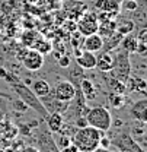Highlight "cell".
Masks as SVG:
<instances>
[{
    "mask_svg": "<svg viewBox=\"0 0 147 152\" xmlns=\"http://www.w3.org/2000/svg\"><path fill=\"white\" fill-rule=\"evenodd\" d=\"M112 63H114L112 53L102 50V53L99 56H96V66H95V69H98L101 73H108L111 69H112Z\"/></svg>",
    "mask_w": 147,
    "mask_h": 152,
    "instance_id": "obj_12",
    "label": "cell"
},
{
    "mask_svg": "<svg viewBox=\"0 0 147 152\" xmlns=\"http://www.w3.org/2000/svg\"><path fill=\"white\" fill-rule=\"evenodd\" d=\"M50 91H51V86H50L48 80H45V79H38V80H34V82H32V92L37 95L38 98H42V96L48 95Z\"/></svg>",
    "mask_w": 147,
    "mask_h": 152,
    "instance_id": "obj_18",
    "label": "cell"
},
{
    "mask_svg": "<svg viewBox=\"0 0 147 152\" xmlns=\"http://www.w3.org/2000/svg\"><path fill=\"white\" fill-rule=\"evenodd\" d=\"M32 48H35V50L39 51L41 54H47V53H50V51L53 50V45H51V42H48L47 39L38 38L37 42L34 44V47H32Z\"/></svg>",
    "mask_w": 147,
    "mask_h": 152,
    "instance_id": "obj_23",
    "label": "cell"
},
{
    "mask_svg": "<svg viewBox=\"0 0 147 152\" xmlns=\"http://www.w3.org/2000/svg\"><path fill=\"white\" fill-rule=\"evenodd\" d=\"M125 89L128 92H138V94H146V80L140 76H130L125 82Z\"/></svg>",
    "mask_w": 147,
    "mask_h": 152,
    "instance_id": "obj_14",
    "label": "cell"
},
{
    "mask_svg": "<svg viewBox=\"0 0 147 152\" xmlns=\"http://www.w3.org/2000/svg\"><path fill=\"white\" fill-rule=\"evenodd\" d=\"M10 86H12L13 92L18 95L19 98H20V101H22L28 108H32V110H34V111H37L39 115H42V117H45V118H47L48 111L45 110V107L42 105L41 99H39L37 95L31 91V88H29L28 85L20 83V82H18V79H16V80L10 82Z\"/></svg>",
    "mask_w": 147,
    "mask_h": 152,
    "instance_id": "obj_2",
    "label": "cell"
},
{
    "mask_svg": "<svg viewBox=\"0 0 147 152\" xmlns=\"http://www.w3.org/2000/svg\"><path fill=\"white\" fill-rule=\"evenodd\" d=\"M112 77L118 79L119 82H127L130 76H131V61H130V53L125 50H119L115 56H114V63H112V69L108 72Z\"/></svg>",
    "mask_w": 147,
    "mask_h": 152,
    "instance_id": "obj_4",
    "label": "cell"
},
{
    "mask_svg": "<svg viewBox=\"0 0 147 152\" xmlns=\"http://www.w3.org/2000/svg\"><path fill=\"white\" fill-rule=\"evenodd\" d=\"M86 121H88V126H92L102 132H108L112 126V115L108 108H105L102 105H96V107H92L88 110Z\"/></svg>",
    "mask_w": 147,
    "mask_h": 152,
    "instance_id": "obj_3",
    "label": "cell"
},
{
    "mask_svg": "<svg viewBox=\"0 0 147 152\" xmlns=\"http://www.w3.org/2000/svg\"><path fill=\"white\" fill-rule=\"evenodd\" d=\"M115 1H118V3H122V0H115Z\"/></svg>",
    "mask_w": 147,
    "mask_h": 152,
    "instance_id": "obj_36",
    "label": "cell"
},
{
    "mask_svg": "<svg viewBox=\"0 0 147 152\" xmlns=\"http://www.w3.org/2000/svg\"><path fill=\"white\" fill-rule=\"evenodd\" d=\"M76 64L80 66L83 70H93L96 66V54L92 51L83 50V53L79 57H76Z\"/></svg>",
    "mask_w": 147,
    "mask_h": 152,
    "instance_id": "obj_13",
    "label": "cell"
},
{
    "mask_svg": "<svg viewBox=\"0 0 147 152\" xmlns=\"http://www.w3.org/2000/svg\"><path fill=\"white\" fill-rule=\"evenodd\" d=\"M18 60L22 61L23 67L29 72H38L44 66V54H41L35 48L23 47L20 53H18Z\"/></svg>",
    "mask_w": 147,
    "mask_h": 152,
    "instance_id": "obj_5",
    "label": "cell"
},
{
    "mask_svg": "<svg viewBox=\"0 0 147 152\" xmlns=\"http://www.w3.org/2000/svg\"><path fill=\"white\" fill-rule=\"evenodd\" d=\"M122 1H125V0H122Z\"/></svg>",
    "mask_w": 147,
    "mask_h": 152,
    "instance_id": "obj_38",
    "label": "cell"
},
{
    "mask_svg": "<svg viewBox=\"0 0 147 152\" xmlns=\"http://www.w3.org/2000/svg\"><path fill=\"white\" fill-rule=\"evenodd\" d=\"M111 145H114L118 152H144V149L137 143V140H134L128 132L119 133L114 140H111Z\"/></svg>",
    "mask_w": 147,
    "mask_h": 152,
    "instance_id": "obj_8",
    "label": "cell"
},
{
    "mask_svg": "<svg viewBox=\"0 0 147 152\" xmlns=\"http://www.w3.org/2000/svg\"><path fill=\"white\" fill-rule=\"evenodd\" d=\"M76 26H77V31L83 37L98 32V26H99L98 13H95V12H83V15L76 20Z\"/></svg>",
    "mask_w": 147,
    "mask_h": 152,
    "instance_id": "obj_7",
    "label": "cell"
},
{
    "mask_svg": "<svg viewBox=\"0 0 147 152\" xmlns=\"http://www.w3.org/2000/svg\"><path fill=\"white\" fill-rule=\"evenodd\" d=\"M106 80H108V86L111 88V91H112V94H118V95H124L125 92V83L124 82H119L118 79H115V77H106Z\"/></svg>",
    "mask_w": 147,
    "mask_h": 152,
    "instance_id": "obj_22",
    "label": "cell"
},
{
    "mask_svg": "<svg viewBox=\"0 0 147 152\" xmlns=\"http://www.w3.org/2000/svg\"><path fill=\"white\" fill-rule=\"evenodd\" d=\"M47 124H48V129L53 133H58L63 129L64 118L60 113H50L47 115Z\"/></svg>",
    "mask_w": 147,
    "mask_h": 152,
    "instance_id": "obj_17",
    "label": "cell"
},
{
    "mask_svg": "<svg viewBox=\"0 0 147 152\" xmlns=\"http://www.w3.org/2000/svg\"><path fill=\"white\" fill-rule=\"evenodd\" d=\"M104 47H105V39L101 37L98 32L91 34V35H86V37L83 38V45H82V48L86 50V51L99 53V51H102Z\"/></svg>",
    "mask_w": 147,
    "mask_h": 152,
    "instance_id": "obj_9",
    "label": "cell"
},
{
    "mask_svg": "<svg viewBox=\"0 0 147 152\" xmlns=\"http://www.w3.org/2000/svg\"><path fill=\"white\" fill-rule=\"evenodd\" d=\"M111 102H112V105H114L115 108H121V107L124 105V102H125V98H124V95L112 94V96H111Z\"/></svg>",
    "mask_w": 147,
    "mask_h": 152,
    "instance_id": "obj_26",
    "label": "cell"
},
{
    "mask_svg": "<svg viewBox=\"0 0 147 152\" xmlns=\"http://www.w3.org/2000/svg\"><path fill=\"white\" fill-rule=\"evenodd\" d=\"M83 35L76 29L72 32V37H70V42H72V47L73 48H82V45H83Z\"/></svg>",
    "mask_w": 147,
    "mask_h": 152,
    "instance_id": "obj_24",
    "label": "cell"
},
{
    "mask_svg": "<svg viewBox=\"0 0 147 152\" xmlns=\"http://www.w3.org/2000/svg\"><path fill=\"white\" fill-rule=\"evenodd\" d=\"M92 152H118V151H112L109 148H101V146H98L96 149H93Z\"/></svg>",
    "mask_w": 147,
    "mask_h": 152,
    "instance_id": "obj_34",
    "label": "cell"
},
{
    "mask_svg": "<svg viewBox=\"0 0 147 152\" xmlns=\"http://www.w3.org/2000/svg\"><path fill=\"white\" fill-rule=\"evenodd\" d=\"M38 38H39V35H38L37 31H34V29H26V31L23 32V35L20 37V42H22L23 47H26V48H32L34 44L37 42Z\"/></svg>",
    "mask_w": 147,
    "mask_h": 152,
    "instance_id": "obj_20",
    "label": "cell"
},
{
    "mask_svg": "<svg viewBox=\"0 0 147 152\" xmlns=\"http://www.w3.org/2000/svg\"><path fill=\"white\" fill-rule=\"evenodd\" d=\"M119 47L125 51H128L130 54L131 53H135V47H137V35L134 32H130L127 35L121 38L119 41Z\"/></svg>",
    "mask_w": 147,
    "mask_h": 152,
    "instance_id": "obj_19",
    "label": "cell"
},
{
    "mask_svg": "<svg viewBox=\"0 0 147 152\" xmlns=\"http://www.w3.org/2000/svg\"><path fill=\"white\" fill-rule=\"evenodd\" d=\"M66 23H67V25H64V28H69L70 32H73V31L77 29V26H76V20H73V19H69Z\"/></svg>",
    "mask_w": 147,
    "mask_h": 152,
    "instance_id": "obj_31",
    "label": "cell"
},
{
    "mask_svg": "<svg viewBox=\"0 0 147 152\" xmlns=\"http://www.w3.org/2000/svg\"><path fill=\"white\" fill-rule=\"evenodd\" d=\"M58 61V66L61 67V69H66V67H70L72 66V58L67 56V54H64V56H60L58 58H57Z\"/></svg>",
    "mask_w": 147,
    "mask_h": 152,
    "instance_id": "obj_28",
    "label": "cell"
},
{
    "mask_svg": "<svg viewBox=\"0 0 147 152\" xmlns=\"http://www.w3.org/2000/svg\"><path fill=\"white\" fill-rule=\"evenodd\" d=\"M117 31V20L114 19H106V20H102L98 26V34L101 37L104 38H108V37H112Z\"/></svg>",
    "mask_w": 147,
    "mask_h": 152,
    "instance_id": "obj_16",
    "label": "cell"
},
{
    "mask_svg": "<svg viewBox=\"0 0 147 152\" xmlns=\"http://www.w3.org/2000/svg\"><path fill=\"white\" fill-rule=\"evenodd\" d=\"M93 7L99 12H105L109 15H118L121 10V3L115 1V0H95Z\"/></svg>",
    "mask_w": 147,
    "mask_h": 152,
    "instance_id": "obj_10",
    "label": "cell"
},
{
    "mask_svg": "<svg viewBox=\"0 0 147 152\" xmlns=\"http://www.w3.org/2000/svg\"><path fill=\"white\" fill-rule=\"evenodd\" d=\"M147 51V42H141V41H137V47H135V53L140 54V56H146Z\"/></svg>",
    "mask_w": 147,
    "mask_h": 152,
    "instance_id": "obj_29",
    "label": "cell"
},
{
    "mask_svg": "<svg viewBox=\"0 0 147 152\" xmlns=\"http://www.w3.org/2000/svg\"><path fill=\"white\" fill-rule=\"evenodd\" d=\"M73 53H74V57H79L83 53V48H73Z\"/></svg>",
    "mask_w": 147,
    "mask_h": 152,
    "instance_id": "obj_35",
    "label": "cell"
},
{
    "mask_svg": "<svg viewBox=\"0 0 147 152\" xmlns=\"http://www.w3.org/2000/svg\"><path fill=\"white\" fill-rule=\"evenodd\" d=\"M79 91H80V94L83 95V98H85L86 101H92V99H95V98L98 96V92H96V88H95L93 82L91 79H86V77H83V79L80 80V83H79Z\"/></svg>",
    "mask_w": 147,
    "mask_h": 152,
    "instance_id": "obj_15",
    "label": "cell"
},
{
    "mask_svg": "<svg viewBox=\"0 0 147 152\" xmlns=\"http://www.w3.org/2000/svg\"><path fill=\"white\" fill-rule=\"evenodd\" d=\"M20 152H39V149L35 148V146H25Z\"/></svg>",
    "mask_w": 147,
    "mask_h": 152,
    "instance_id": "obj_33",
    "label": "cell"
},
{
    "mask_svg": "<svg viewBox=\"0 0 147 152\" xmlns=\"http://www.w3.org/2000/svg\"><path fill=\"white\" fill-rule=\"evenodd\" d=\"M130 114L133 118L141 121V123H146L147 120V101L146 98H141L138 101H135L131 108H130Z\"/></svg>",
    "mask_w": 147,
    "mask_h": 152,
    "instance_id": "obj_11",
    "label": "cell"
},
{
    "mask_svg": "<svg viewBox=\"0 0 147 152\" xmlns=\"http://www.w3.org/2000/svg\"><path fill=\"white\" fill-rule=\"evenodd\" d=\"M102 136H105V132L98 130L92 126L77 127V130H74L72 136V143L79 152H92L99 146V140Z\"/></svg>",
    "mask_w": 147,
    "mask_h": 152,
    "instance_id": "obj_1",
    "label": "cell"
},
{
    "mask_svg": "<svg viewBox=\"0 0 147 152\" xmlns=\"http://www.w3.org/2000/svg\"><path fill=\"white\" fill-rule=\"evenodd\" d=\"M72 143V137L70 136H66L64 133H61L60 136H58V140L55 142V146L58 148V151L60 149H63V148H66V146H69Z\"/></svg>",
    "mask_w": 147,
    "mask_h": 152,
    "instance_id": "obj_25",
    "label": "cell"
},
{
    "mask_svg": "<svg viewBox=\"0 0 147 152\" xmlns=\"http://www.w3.org/2000/svg\"><path fill=\"white\" fill-rule=\"evenodd\" d=\"M134 31V22L133 20H130V19H121L119 22H117V34H119V35H127L130 32H133Z\"/></svg>",
    "mask_w": 147,
    "mask_h": 152,
    "instance_id": "obj_21",
    "label": "cell"
},
{
    "mask_svg": "<svg viewBox=\"0 0 147 152\" xmlns=\"http://www.w3.org/2000/svg\"><path fill=\"white\" fill-rule=\"evenodd\" d=\"M0 95H1V96H6V95H4V94H1V92H0Z\"/></svg>",
    "mask_w": 147,
    "mask_h": 152,
    "instance_id": "obj_37",
    "label": "cell"
},
{
    "mask_svg": "<svg viewBox=\"0 0 147 152\" xmlns=\"http://www.w3.org/2000/svg\"><path fill=\"white\" fill-rule=\"evenodd\" d=\"M50 94L53 95L55 99H58V101L70 102V101H73L76 98L77 88L74 86L73 82H70L69 79H64V80H60V82L55 83L54 89H51Z\"/></svg>",
    "mask_w": 147,
    "mask_h": 152,
    "instance_id": "obj_6",
    "label": "cell"
},
{
    "mask_svg": "<svg viewBox=\"0 0 147 152\" xmlns=\"http://www.w3.org/2000/svg\"><path fill=\"white\" fill-rule=\"evenodd\" d=\"M121 7H124V10H127V12H135L138 4L135 0H125L121 3Z\"/></svg>",
    "mask_w": 147,
    "mask_h": 152,
    "instance_id": "obj_27",
    "label": "cell"
},
{
    "mask_svg": "<svg viewBox=\"0 0 147 152\" xmlns=\"http://www.w3.org/2000/svg\"><path fill=\"white\" fill-rule=\"evenodd\" d=\"M58 152H79L77 151V148L74 146L73 143H70L69 146H66V148H63V149H60Z\"/></svg>",
    "mask_w": 147,
    "mask_h": 152,
    "instance_id": "obj_32",
    "label": "cell"
},
{
    "mask_svg": "<svg viewBox=\"0 0 147 152\" xmlns=\"http://www.w3.org/2000/svg\"><path fill=\"white\" fill-rule=\"evenodd\" d=\"M99 146L101 148H109L111 146V139H108L106 136H102L99 140Z\"/></svg>",
    "mask_w": 147,
    "mask_h": 152,
    "instance_id": "obj_30",
    "label": "cell"
}]
</instances>
